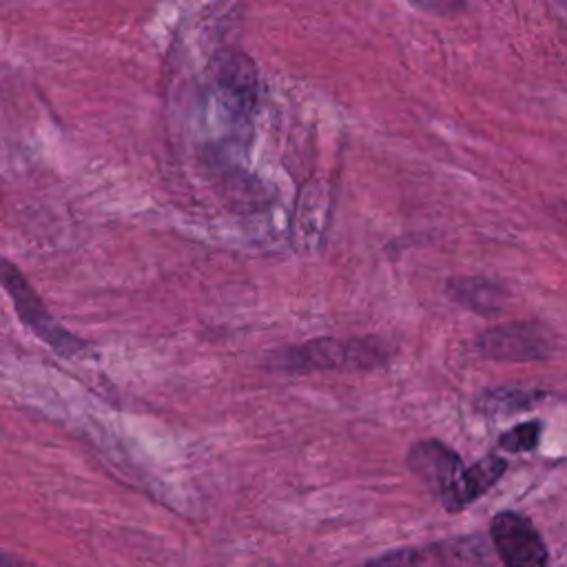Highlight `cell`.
I'll list each match as a JSON object with an SVG mask.
<instances>
[{"label": "cell", "instance_id": "1", "mask_svg": "<svg viewBox=\"0 0 567 567\" xmlns=\"http://www.w3.org/2000/svg\"><path fill=\"white\" fill-rule=\"evenodd\" d=\"M392 359L390 341L365 334V337H319L306 343L288 346L270 357V368L284 372H317V370H377L388 365Z\"/></svg>", "mask_w": 567, "mask_h": 567}, {"label": "cell", "instance_id": "2", "mask_svg": "<svg viewBox=\"0 0 567 567\" xmlns=\"http://www.w3.org/2000/svg\"><path fill=\"white\" fill-rule=\"evenodd\" d=\"M0 288L9 295L20 321L60 357H78L86 350V341L69 332L44 306L35 288L22 270L0 255Z\"/></svg>", "mask_w": 567, "mask_h": 567}, {"label": "cell", "instance_id": "3", "mask_svg": "<svg viewBox=\"0 0 567 567\" xmlns=\"http://www.w3.org/2000/svg\"><path fill=\"white\" fill-rule=\"evenodd\" d=\"M474 348L489 361H545L554 357L558 337L540 321H512L478 332Z\"/></svg>", "mask_w": 567, "mask_h": 567}, {"label": "cell", "instance_id": "4", "mask_svg": "<svg viewBox=\"0 0 567 567\" xmlns=\"http://www.w3.org/2000/svg\"><path fill=\"white\" fill-rule=\"evenodd\" d=\"M492 545L505 567H545L547 547L534 523L518 512H501L489 523Z\"/></svg>", "mask_w": 567, "mask_h": 567}, {"label": "cell", "instance_id": "5", "mask_svg": "<svg viewBox=\"0 0 567 567\" xmlns=\"http://www.w3.org/2000/svg\"><path fill=\"white\" fill-rule=\"evenodd\" d=\"M213 80L230 113H250L257 104L259 78L255 62L239 51L217 53L213 60Z\"/></svg>", "mask_w": 567, "mask_h": 567}, {"label": "cell", "instance_id": "6", "mask_svg": "<svg viewBox=\"0 0 567 567\" xmlns=\"http://www.w3.org/2000/svg\"><path fill=\"white\" fill-rule=\"evenodd\" d=\"M408 467L423 478L439 496L454 483L458 472L463 470L461 456L441 441H419L405 454Z\"/></svg>", "mask_w": 567, "mask_h": 567}, {"label": "cell", "instance_id": "7", "mask_svg": "<svg viewBox=\"0 0 567 567\" xmlns=\"http://www.w3.org/2000/svg\"><path fill=\"white\" fill-rule=\"evenodd\" d=\"M505 470H507L505 458H501L496 454L483 456L474 465L463 467L458 472L454 483L441 494V505L450 514L465 509L470 503L481 498L505 474Z\"/></svg>", "mask_w": 567, "mask_h": 567}, {"label": "cell", "instance_id": "8", "mask_svg": "<svg viewBox=\"0 0 567 567\" xmlns=\"http://www.w3.org/2000/svg\"><path fill=\"white\" fill-rule=\"evenodd\" d=\"M445 292L454 303L481 317H496L507 303V288L501 281L483 275L452 277L445 284Z\"/></svg>", "mask_w": 567, "mask_h": 567}, {"label": "cell", "instance_id": "9", "mask_svg": "<svg viewBox=\"0 0 567 567\" xmlns=\"http://www.w3.org/2000/svg\"><path fill=\"white\" fill-rule=\"evenodd\" d=\"M547 399V390L532 385L487 388L476 396V410L485 416H512L532 410Z\"/></svg>", "mask_w": 567, "mask_h": 567}, {"label": "cell", "instance_id": "10", "mask_svg": "<svg viewBox=\"0 0 567 567\" xmlns=\"http://www.w3.org/2000/svg\"><path fill=\"white\" fill-rule=\"evenodd\" d=\"M485 554L487 543L478 534L445 540L441 543V549H436V556L447 567H478L485 560Z\"/></svg>", "mask_w": 567, "mask_h": 567}, {"label": "cell", "instance_id": "11", "mask_svg": "<svg viewBox=\"0 0 567 567\" xmlns=\"http://www.w3.org/2000/svg\"><path fill=\"white\" fill-rule=\"evenodd\" d=\"M540 432H543L540 421H525V423L503 432L498 439V447L507 450V452H529V450L538 447Z\"/></svg>", "mask_w": 567, "mask_h": 567}, {"label": "cell", "instance_id": "12", "mask_svg": "<svg viewBox=\"0 0 567 567\" xmlns=\"http://www.w3.org/2000/svg\"><path fill=\"white\" fill-rule=\"evenodd\" d=\"M423 554L412 547H401L394 551H385L377 558H370L361 567H421Z\"/></svg>", "mask_w": 567, "mask_h": 567}, {"label": "cell", "instance_id": "13", "mask_svg": "<svg viewBox=\"0 0 567 567\" xmlns=\"http://www.w3.org/2000/svg\"><path fill=\"white\" fill-rule=\"evenodd\" d=\"M412 7L432 16H454L465 11L467 0H408Z\"/></svg>", "mask_w": 567, "mask_h": 567}, {"label": "cell", "instance_id": "14", "mask_svg": "<svg viewBox=\"0 0 567 567\" xmlns=\"http://www.w3.org/2000/svg\"><path fill=\"white\" fill-rule=\"evenodd\" d=\"M0 567H35V565L24 563V560L16 558L13 554H7V551H2V549H0Z\"/></svg>", "mask_w": 567, "mask_h": 567}]
</instances>
